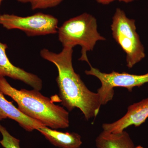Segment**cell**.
Listing matches in <instances>:
<instances>
[{"instance_id":"obj_1","label":"cell","mask_w":148,"mask_h":148,"mask_svg":"<svg viewBox=\"0 0 148 148\" xmlns=\"http://www.w3.org/2000/svg\"><path fill=\"white\" fill-rule=\"evenodd\" d=\"M73 49L64 47L59 53L43 49L40 51V55L43 59L53 63L58 70L56 81L59 102L69 111L75 108L79 109L85 119L89 120L96 117L102 106L98 93L90 91L74 71Z\"/></svg>"},{"instance_id":"obj_2","label":"cell","mask_w":148,"mask_h":148,"mask_svg":"<svg viewBox=\"0 0 148 148\" xmlns=\"http://www.w3.org/2000/svg\"><path fill=\"white\" fill-rule=\"evenodd\" d=\"M0 92L9 96L18 105V109L27 116L53 129L66 128L70 125L69 112L55 105L49 98L34 89L18 90L0 76Z\"/></svg>"},{"instance_id":"obj_3","label":"cell","mask_w":148,"mask_h":148,"mask_svg":"<svg viewBox=\"0 0 148 148\" xmlns=\"http://www.w3.org/2000/svg\"><path fill=\"white\" fill-rule=\"evenodd\" d=\"M58 39L63 47H81L79 60L91 66L87 52L92 51L98 41L106 40L98 30L97 19L92 14L84 12L65 21L58 30Z\"/></svg>"},{"instance_id":"obj_4","label":"cell","mask_w":148,"mask_h":148,"mask_svg":"<svg viewBox=\"0 0 148 148\" xmlns=\"http://www.w3.org/2000/svg\"><path fill=\"white\" fill-rule=\"evenodd\" d=\"M136 29L135 19L128 18L121 9L116 8L112 17V36L126 54V66L129 69L146 56L145 48Z\"/></svg>"},{"instance_id":"obj_5","label":"cell","mask_w":148,"mask_h":148,"mask_svg":"<svg viewBox=\"0 0 148 148\" xmlns=\"http://www.w3.org/2000/svg\"><path fill=\"white\" fill-rule=\"evenodd\" d=\"M90 68L89 70L85 71V73L87 75L96 77L100 80L101 85L97 92L101 106L106 105L112 100L115 87L125 88L131 92L133 88L140 87L148 83V73L144 75H136L113 71L108 73L101 71L91 65Z\"/></svg>"},{"instance_id":"obj_6","label":"cell","mask_w":148,"mask_h":148,"mask_svg":"<svg viewBox=\"0 0 148 148\" xmlns=\"http://www.w3.org/2000/svg\"><path fill=\"white\" fill-rule=\"evenodd\" d=\"M58 23V19L54 16L41 12L25 17L8 14L0 15V24L4 28L21 30L28 36L56 34Z\"/></svg>"},{"instance_id":"obj_7","label":"cell","mask_w":148,"mask_h":148,"mask_svg":"<svg viewBox=\"0 0 148 148\" xmlns=\"http://www.w3.org/2000/svg\"><path fill=\"white\" fill-rule=\"evenodd\" d=\"M148 118V98L130 105L124 116L112 123H103L102 127L104 131L119 133L131 125L135 127L140 126Z\"/></svg>"},{"instance_id":"obj_8","label":"cell","mask_w":148,"mask_h":148,"mask_svg":"<svg viewBox=\"0 0 148 148\" xmlns=\"http://www.w3.org/2000/svg\"><path fill=\"white\" fill-rule=\"evenodd\" d=\"M8 46L0 42V76L18 80L30 86L34 89L40 90L42 82L36 75L28 73L12 64L6 54Z\"/></svg>"},{"instance_id":"obj_9","label":"cell","mask_w":148,"mask_h":148,"mask_svg":"<svg viewBox=\"0 0 148 148\" xmlns=\"http://www.w3.org/2000/svg\"><path fill=\"white\" fill-rule=\"evenodd\" d=\"M10 119L15 121L20 126L28 132L38 130L42 126V123L24 114L12 102L6 99L3 94L0 92V121Z\"/></svg>"},{"instance_id":"obj_10","label":"cell","mask_w":148,"mask_h":148,"mask_svg":"<svg viewBox=\"0 0 148 148\" xmlns=\"http://www.w3.org/2000/svg\"><path fill=\"white\" fill-rule=\"evenodd\" d=\"M39 131L53 145L61 148H79L82 144L81 137L75 132H63L42 126Z\"/></svg>"},{"instance_id":"obj_11","label":"cell","mask_w":148,"mask_h":148,"mask_svg":"<svg viewBox=\"0 0 148 148\" xmlns=\"http://www.w3.org/2000/svg\"><path fill=\"white\" fill-rule=\"evenodd\" d=\"M97 148H136L126 131L112 133L103 130L95 140Z\"/></svg>"},{"instance_id":"obj_12","label":"cell","mask_w":148,"mask_h":148,"mask_svg":"<svg viewBox=\"0 0 148 148\" xmlns=\"http://www.w3.org/2000/svg\"><path fill=\"white\" fill-rule=\"evenodd\" d=\"M0 132L3 136V139L0 141V144L4 148H20V140L11 135L5 127L1 124Z\"/></svg>"},{"instance_id":"obj_13","label":"cell","mask_w":148,"mask_h":148,"mask_svg":"<svg viewBox=\"0 0 148 148\" xmlns=\"http://www.w3.org/2000/svg\"><path fill=\"white\" fill-rule=\"evenodd\" d=\"M64 0H32L30 3L33 10L44 9L54 7L60 4Z\"/></svg>"},{"instance_id":"obj_14","label":"cell","mask_w":148,"mask_h":148,"mask_svg":"<svg viewBox=\"0 0 148 148\" xmlns=\"http://www.w3.org/2000/svg\"><path fill=\"white\" fill-rule=\"evenodd\" d=\"M96 2L103 5H108L114 1H119L128 3L139 0H95Z\"/></svg>"},{"instance_id":"obj_15","label":"cell","mask_w":148,"mask_h":148,"mask_svg":"<svg viewBox=\"0 0 148 148\" xmlns=\"http://www.w3.org/2000/svg\"><path fill=\"white\" fill-rule=\"evenodd\" d=\"M19 2L22 3H31L32 1V0H16Z\"/></svg>"},{"instance_id":"obj_16","label":"cell","mask_w":148,"mask_h":148,"mask_svg":"<svg viewBox=\"0 0 148 148\" xmlns=\"http://www.w3.org/2000/svg\"><path fill=\"white\" fill-rule=\"evenodd\" d=\"M136 148H145L143 147H142V146H137V147H136Z\"/></svg>"},{"instance_id":"obj_17","label":"cell","mask_w":148,"mask_h":148,"mask_svg":"<svg viewBox=\"0 0 148 148\" xmlns=\"http://www.w3.org/2000/svg\"><path fill=\"white\" fill-rule=\"evenodd\" d=\"M3 0H0V5H1V3L3 1Z\"/></svg>"}]
</instances>
